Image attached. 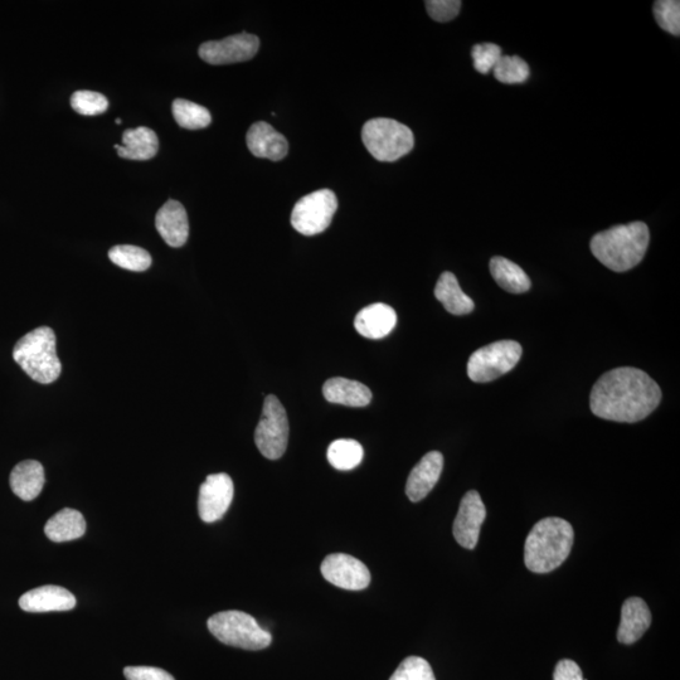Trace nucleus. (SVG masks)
Segmentation results:
<instances>
[{"instance_id":"f257e3e1","label":"nucleus","mask_w":680,"mask_h":680,"mask_svg":"<svg viewBox=\"0 0 680 680\" xmlns=\"http://www.w3.org/2000/svg\"><path fill=\"white\" fill-rule=\"evenodd\" d=\"M662 390L649 374L633 367L611 369L592 387L590 407L600 419L634 424L652 415Z\"/></svg>"},{"instance_id":"f03ea898","label":"nucleus","mask_w":680,"mask_h":680,"mask_svg":"<svg viewBox=\"0 0 680 680\" xmlns=\"http://www.w3.org/2000/svg\"><path fill=\"white\" fill-rule=\"evenodd\" d=\"M575 532L565 519L550 517L532 528L524 544V563L534 573H550L570 556Z\"/></svg>"},{"instance_id":"7ed1b4c3","label":"nucleus","mask_w":680,"mask_h":680,"mask_svg":"<svg viewBox=\"0 0 680 680\" xmlns=\"http://www.w3.org/2000/svg\"><path fill=\"white\" fill-rule=\"evenodd\" d=\"M649 240L648 226L633 222L597 233L591 240V252L607 269L629 271L644 259Z\"/></svg>"},{"instance_id":"20e7f679","label":"nucleus","mask_w":680,"mask_h":680,"mask_svg":"<svg viewBox=\"0 0 680 680\" xmlns=\"http://www.w3.org/2000/svg\"><path fill=\"white\" fill-rule=\"evenodd\" d=\"M56 347L55 332L51 328L40 327L18 340L13 358L33 381L50 385L58 380L62 371Z\"/></svg>"},{"instance_id":"39448f33","label":"nucleus","mask_w":680,"mask_h":680,"mask_svg":"<svg viewBox=\"0 0 680 680\" xmlns=\"http://www.w3.org/2000/svg\"><path fill=\"white\" fill-rule=\"evenodd\" d=\"M208 629L221 643L233 648L262 650L271 645L272 636L255 618L242 611H222L211 616Z\"/></svg>"},{"instance_id":"423d86ee","label":"nucleus","mask_w":680,"mask_h":680,"mask_svg":"<svg viewBox=\"0 0 680 680\" xmlns=\"http://www.w3.org/2000/svg\"><path fill=\"white\" fill-rule=\"evenodd\" d=\"M362 139L373 158L380 162H396L414 149V133L398 121L377 118L363 126Z\"/></svg>"},{"instance_id":"0eeeda50","label":"nucleus","mask_w":680,"mask_h":680,"mask_svg":"<svg viewBox=\"0 0 680 680\" xmlns=\"http://www.w3.org/2000/svg\"><path fill=\"white\" fill-rule=\"evenodd\" d=\"M521 357V344L514 340H499L471 354L468 376L476 383L492 382L512 371Z\"/></svg>"},{"instance_id":"6e6552de","label":"nucleus","mask_w":680,"mask_h":680,"mask_svg":"<svg viewBox=\"0 0 680 680\" xmlns=\"http://www.w3.org/2000/svg\"><path fill=\"white\" fill-rule=\"evenodd\" d=\"M288 441L289 421L283 403L276 396H267L255 431L257 449L265 458L278 460L288 448Z\"/></svg>"},{"instance_id":"1a4fd4ad","label":"nucleus","mask_w":680,"mask_h":680,"mask_svg":"<svg viewBox=\"0 0 680 680\" xmlns=\"http://www.w3.org/2000/svg\"><path fill=\"white\" fill-rule=\"evenodd\" d=\"M337 208L335 193L330 189H320L301 198L295 204L291 213V225L301 235H319L330 226Z\"/></svg>"},{"instance_id":"9d476101","label":"nucleus","mask_w":680,"mask_h":680,"mask_svg":"<svg viewBox=\"0 0 680 680\" xmlns=\"http://www.w3.org/2000/svg\"><path fill=\"white\" fill-rule=\"evenodd\" d=\"M260 48V40L255 34L240 33L222 41L203 43L199 47V57L210 65H230L254 58Z\"/></svg>"},{"instance_id":"9b49d317","label":"nucleus","mask_w":680,"mask_h":680,"mask_svg":"<svg viewBox=\"0 0 680 680\" xmlns=\"http://www.w3.org/2000/svg\"><path fill=\"white\" fill-rule=\"evenodd\" d=\"M323 576L340 589L361 591L371 584V572L363 562L346 553H333L322 563Z\"/></svg>"},{"instance_id":"f8f14e48","label":"nucleus","mask_w":680,"mask_h":680,"mask_svg":"<svg viewBox=\"0 0 680 680\" xmlns=\"http://www.w3.org/2000/svg\"><path fill=\"white\" fill-rule=\"evenodd\" d=\"M235 487L230 475L225 473L208 475L201 485L198 497V512L204 523H215L225 516L232 503Z\"/></svg>"},{"instance_id":"ddd939ff","label":"nucleus","mask_w":680,"mask_h":680,"mask_svg":"<svg viewBox=\"0 0 680 680\" xmlns=\"http://www.w3.org/2000/svg\"><path fill=\"white\" fill-rule=\"evenodd\" d=\"M487 518V509L482 497L476 490L464 495L461 499L458 516L454 521L453 533L456 542L466 550H474L480 537V529Z\"/></svg>"},{"instance_id":"4468645a","label":"nucleus","mask_w":680,"mask_h":680,"mask_svg":"<svg viewBox=\"0 0 680 680\" xmlns=\"http://www.w3.org/2000/svg\"><path fill=\"white\" fill-rule=\"evenodd\" d=\"M444 456L439 451H431L412 469L406 484V494L411 502L417 503L425 499L439 482Z\"/></svg>"},{"instance_id":"2eb2a0df","label":"nucleus","mask_w":680,"mask_h":680,"mask_svg":"<svg viewBox=\"0 0 680 680\" xmlns=\"http://www.w3.org/2000/svg\"><path fill=\"white\" fill-rule=\"evenodd\" d=\"M155 227L165 244L170 247H182L189 236L186 208L181 202L170 199L155 216Z\"/></svg>"},{"instance_id":"dca6fc26","label":"nucleus","mask_w":680,"mask_h":680,"mask_svg":"<svg viewBox=\"0 0 680 680\" xmlns=\"http://www.w3.org/2000/svg\"><path fill=\"white\" fill-rule=\"evenodd\" d=\"M19 606L27 612L70 611L76 606V597L63 587L47 585L26 592Z\"/></svg>"},{"instance_id":"f3484780","label":"nucleus","mask_w":680,"mask_h":680,"mask_svg":"<svg viewBox=\"0 0 680 680\" xmlns=\"http://www.w3.org/2000/svg\"><path fill=\"white\" fill-rule=\"evenodd\" d=\"M246 140L250 152L257 158L278 162V160L284 159L289 152V143L285 136L264 121L251 126Z\"/></svg>"},{"instance_id":"a211bd4d","label":"nucleus","mask_w":680,"mask_h":680,"mask_svg":"<svg viewBox=\"0 0 680 680\" xmlns=\"http://www.w3.org/2000/svg\"><path fill=\"white\" fill-rule=\"evenodd\" d=\"M652 624V612L640 597H630L621 607V621L618 640L621 644L636 643Z\"/></svg>"},{"instance_id":"6ab92c4d","label":"nucleus","mask_w":680,"mask_h":680,"mask_svg":"<svg viewBox=\"0 0 680 680\" xmlns=\"http://www.w3.org/2000/svg\"><path fill=\"white\" fill-rule=\"evenodd\" d=\"M397 314L390 305L377 303L366 306L354 319V327L364 338L382 339L395 329Z\"/></svg>"},{"instance_id":"aec40b11","label":"nucleus","mask_w":680,"mask_h":680,"mask_svg":"<svg viewBox=\"0 0 680 680\" xmlns=\"http://www.w3.org/2000/svg\"><path fill=\"white\" fill-rule=\"evenodd\" d=\"M325 400L349 407H364L372 401V392L363 383L347 378H330L323 386Z\"/></svg>"},{"instance_id":"412c9836","label":"nucleus","mask_w":680,"mask_h":680,"mask_svg":"<svg viewBox=\"0 0 680 680\" xmlns=\"http://www.w3.org/2000/svg\"><path fill=\"white\" fill-rule=\"evenodd\" d=\"M45 482V469L36 460L22 461L11 473L13 493L24 502L36 499L45 487Z\"/></svg>"},{"instance_id":"4be33fe9","label":"nucleus","mask_w":680,"mask_h":680,"mask_svg":"<svg viewBox=\"0 0 680 680\" xmlns=\"http://www.w3.org/2000/svg\"><path fill=\"white\" fill-rule=\"evenodd\" d=\"M120 158L129 160H149L155 157L159 149L157 134L147 126L128 129L123 135V145H115Z\"/></svg>"},{"instance_id":"5701e85b","label":"nucleus","mask_w":680,"mask_h":680,"mask_svg":"<svg viewBox=\"0 0 680 680\" xmlns=\"http://www.w3.org/2000/svg\"><path fill=\"white\" fill-rule=\"evenodd\" d=\"M45 533L52 542L75 541L86 533V521L79 510L65 508L46 523Z\"/></svg>"},{"instance_id":"b1692460","label":"nucleus","mask_w":680,"mask_h":680,"mask_svg":"<svg viewBox=\"0 0 680 680\" xmlns=\"http://www.w3.org/2000/svg\"><path fill=\"white\" fill-rule=\"evenodd\" d=\"M436 299L453 315H466L473 312L474 301L461 290L458 279L453 272H444L437 281Z\"/></svg>"},{"instance_id":"393cba45","label":"nucleus","mask_w":680,"mask_h":680,"mask_svg":"<svg viewBox=\"0 0 680 680\" xmlns=\"http://www.w3.org/2000/svg\"><path fill=\"white\" fill-rule=\"evenodd\" d=\"M490 274L500 288L512 294L527 293L531 289V280L521 266L505 257H493L490 260Z\"/></svg>"},{"instance_id":"a878e982","label":"nucleus","mask_w":680,"mask_h":680,"mask_svg":"<svg viewBox=\"0 0 680 680\" xmlns=\"http://www.w3.org/2000/svg\"><path fill=\"white\" fill-rule=\"evenodd\" d=\"M363 448L356 440L340 439L330 444L328 460L334 469L348 471L356 469L363 460Z\"/></svg>"},{"instance_id":"bb28decb","label":"nucleus","mask_w":680,"mask_h":680,"mask_svg":"<svg viewBox=\"0 0 680 680\" xmlns=\"http://www.w3.org/2000/svg\"><path fill=\"white\" fill-rule=\"evenodd\" d=\"M173 116L177 124L188 130L207 128L212 123L210 111L192 101L177 99L173 102Z\"/></svg>"},{"instance_id":"cd10ccee","label":"nucleus","mask_w":680,"mask_h":680,"mask_svg":"<svg viewBox=\"0 0 680 680\" xmlns=\"http://www.w3.org/2000/svg\"><path fill=\"white\" fill-rule=\"evenodd\" d=\"M109 259L116 266L129 271L143 272L152 266V256L138 246H115L109 251Z\"/></svg>"},{"instance_id":"c85d7f7f","label":"nucleus","mask_w":680,"mask_h":680,"mask_svg":"<svg viewBox=\"0 0 680 680\" xmlns=\"http://www.w3.org/2000/svg\"><path fill=\"white\" fill-rule=\"evenodd\" d=\"M495 79L505 85L524 84L529 77L527 62L518 56H502L493 68Z\"/></svg>"},{"instance_id":"c756f323","label":"nucleus","mask_w":680,"mask_h":680,"mask_svg":"<svg viewBox=\"0 0 680 680\" xmlns=\"http://www.w3.org/2000/svg\"><path fill=\"white\" fill-rule=\"evenodd\" d=\"M71 106L77 114L96 116L104 114L109 109V101L99 92L77 91L71 97Z\"/></svg>"},{"instance_id":"7c9ffc66","label":"nucleus","mask_w":680,"mask_h":680,"mask_svg":"<svg viewBox=\"0 0 680 680\" xmlns=\"http://www.w3.org/2000/svg\"><path fill=\"white\" fill-rule=\"evenodd\" d=\"M390 680H436V678L427 660L420 657H408L398 665Z\"/></svg>"},{"instance_id":"2f4dec72","label":"nucleus","mask_w":680,"mask_h":680,"mask_svg":"<svg viewBox=\"0 0 680 680\" xmlns=\"http://www.w3.org/2000/svg\"><path fill=\"white\" fill-rule=\"evenodd\" d=\"M654 17L660 28L673 36H679L680 2L678 0H659L654 4Z\"/></svg>"},{"instance_id":"473e14b6","label":"nucleus","mask_w":680,"mask_h":680,"mask_svg":"<svg viewBox=\"0 0 680 680\" xmlns=\"http://www.w3.org/2000/svg\"><path fill=\"white\" fill-rule=\"evenodd\" d=\"M502 56V48L498 45H494V43L476 45L473 47V51H471L475 70L482 75L489 74Z\"/></svg>"},{"instance_id":"72a5a7b5","label":"nucleus","mask_w":680,"mask_h":680,"mask_svg":"<svg viewBox=\"0 0 680 680\" xmlns=\"http://www.w3.org/2000/svg\"><path fill=\"white\" fill-rule=\"evenodd\" d=\"M429 16L436 22H450L458 17L461 9L459 0H429L426 2Z\"/></svg>"},{"instance_id":"f704fd0d","label":"nucleus","mask_w":680,"mask_h":680,"mask_svg":"<svg viewBox=\"0 0 680 680\" xmlns=\"http://www.w3.org/2000/svg\"><path fill=\"white\" fill-rule=\"evenodd\" d=\"M124 675L128 680H176L165 670L155 667H126Z\"/></svg>"},{"instance_id":"c9c22d12","label":"nucleus","mask_w":680,"mask_h":680,"mask_svg":"<svg viewBox=\"0 0 680 680\" xmlns=\"http://www.w3.org/2000/svg\"><path fill=\"white\" fill-rule=\"evenodd\" d=\"M553 680H584L582 670L570 659H563L556 665Z\"/></svg>"},{"instance_id":"e433bc0d","label":"nucleus","mask_w":680,"mask_h":680,"mask_svg":"<svg viewBox=\"0 0 680 680\" xmlns=\"http://www.w3.org/2000/svg\"><path fill=\"white\" fill-rule=\"evenodd\" d=\"M116 123L121 124V119H116Z\"/></svg>"}]
</instances>
